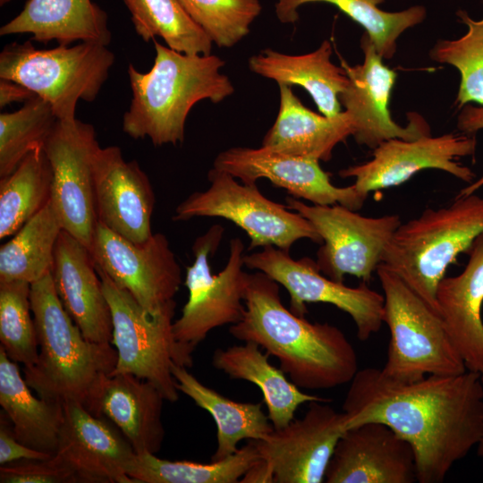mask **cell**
Returning <instances> with one entry per match:
<instances>
[{
	"instance_id": "40",
	"label": "cell",
	"mask_w": 483,
	"mask_h": 483,
	"mask_svg": "<svg viewBox=\"0 0 483 483\" xmlns=\"http://www.w3.org/2000/svg\"><path fill=\"white\" fill-rule=\"evenodd\" d=\"M1 483H82L80 476L54 454L45 460H22L0 467Z\"/></svg>"
},
{
	"instance_id": "33",
	"label": "cell",
	"mask_w": 483,
	"mask_h": 483,
	"mask_svg": "<svg viewBox=\"0 0 483 483\" xmlns=\"http://www.w3.org/2000/svg\"><path fill=\"white\" fill-rule=\"evenodd\" d=\"M385 0H276L275 13L282 23H294L299 8L307 4L326 3L338 8L365 29L382 58L391 59L396 40L407 29L423 21L426 9L414 5L402 11L386 12L378 7Z\"/></svg>"
},
{
	"instance_id": "23",
	"label": "cell",
	"mask_w": 483,
	"mask_h": 483,
	"mask_svg": "<svg viewBox=\"0 0 483 483\" xmlns=\"http://www.w3.org/2000/svg\"><path fill=\"white\" fill-rule=\"evenodd\" d=\"M463 270L445 276L436 290L440 317L467 370L483 377V233Z\"/></svg>"
},
{
	"instance_id": "7",
	"label": "cell",
	"mask_w": 483,
	"mask_h": 483,
	"mask_svg": "<svg viewBox=\"0 0 483 483\" xmlns=\"http://www.w3.org/2000/svg\"><path fill=\"white\" fill-rule=\"evenodd\" d=\"M114 62L107 46L97 42L50 49L14 42L0 53V79L23 85L49 102L58 120L71 121L80 100L96 99Z\"/></svg>"
},
{
	"instance_id": "22",
	"label": "cell",
	"mask_w": 483,
	"mask_h": 483,
	"mask_svg": "<svg viewBox=\"0 0 483 483\" xmlns=\"http://www.w3.org/2000/svg\"><path fill=\"white\" fill-rule=\"evenodd\" d=\"M51 275L59 300L84 337L111 343L112 313L93 257L64 229L55 245Z\"/></svg>"
},
{
	"instance_id": "6",
	"label": "cell",
	"mask_w": 483,
	"mask_h": 483,
	"mask_svg": "<svg viewBox=\"0 0 483 483\" xmlns=\"http://www.w3.org/2000/svg\"><path fill=\"white\" fill-rule=\"evenodd\" d=\"M376 274L384 292L383 321L390 332L383 374L411 382L428 375L466 371L441 317L383 263Z\"/></svg>"
},
{
	"instance_id": "1",
	"label": "cell",
	"mask_w": 483,
	"mask_h": 483,
	"mask_svg": "<svg viewBox=\"0 0 483 483\" xmlns=\"http://www.w3.org/2000/svg\"><path fill=\"white\" fill-rule=\"evenodd\" d=\"M342 408L345 430L380 422L407 441L419 483L443 482L483 436V383L470 370L402 382L381 369H359Z\"/></svg>"
},
{
	"instance_id": "35",
	"label": "cell",
	"mask_w": 483,
	"mask_h": 483,
	"mask_svg": "<svg viewBox=\"0 0 483 483\" xmlns=\"http://www.w3.org/2000/svg\"><path fill=\"white\" fill-rule=\"evenodd\" d=\"M136 33L145 41L160 37L168 47L187 55H211L212 41L179 0H123Z\"/></svg>"
},
{
	"instance_id": "41",
	"label": "cell",
	"mask_w": 483,
	"mask_h": 483,
	"mask_svg": "<svg viewBox=\"0 0 483 483\" xmlns=\"http://www.w3.org/2000/svg\"><path fill=\"white\" fill-rule=\"evenodd\" d=\"M54 454L33 449L21 443L1 419L0 464L4 465L22 460H45Z\"/></svg>"
},
{
	"instance_id": "17",
	"label": "cell",
	"mask_w": 483,
	"mask_h": 483,
	"mask_svg": "<svg viewBox=\"0 0 483 483\" xmlns=\"http://www.w3.org/2000/svg\"><path fill=\"white\" fill-rule=\"evenodd\" d=\"M360 47L364 54L362 64L351 66L341 62L349 82L339 95L341 106L352 121L356 142L374 149L391 139L412 140L430 135L429 125L417 113H408L409 123L404 127L392 119L388 104L396 73L383 64L382 56L366 32Z\"/></svg>"
},
{
	"instance_id": "21",
	"label": "cell",
	"mask_w": 483,
	"mask_h": 483,
	"mask_svg": "<svg viewBox=\"0 0 483 483\" xmlns=\"http://www.w3.org/2000/svg\"><path fill=\"white\" fill-rule=\"evenodd\" d=\"M325 482H418L414 452L407 441L383 423L358 425L345 430L338 440Z\"/></svg>"
},
{
	"instance_id": "38",
	"label": "cell",
	"mask_w": 483,
	"mask_h": 483,
	"mask_svg": "<svg viewBox=\"0 0 483 483\" xmlns=\"http://www.w3.org/2000/svg\"><path fill=\"white\" fill-rule=\"evenodd\" d=\"M467 32L457 39L439 40L430 57L455 67L461 82L455 103L460 108L470 102L483 106V18L476 21L462 10L456 13Z\"/></svg>"
},
{
	"instance_id": "32",
	"label": "cell",
	"mask_w": 483,
	"mask_h": 483,
	"mask_svg": "<svg viewBox=\"0 0 483 483\" xmlns=\"http://www.w3.org/2000/svg\"><path fill=\"white\" fill-rule=\"evenodd\" d=\"M252 440L232 455L209 463L168 461L154 453H137L128 469L135 483H237L259 462Z\"/></svg>"
},
{
	"instance_id": "16",
	"label": "cell",
	"mask_w": 483,
	"mask_h": 483,
	"mask_svg": "<svg viewBox=\"0 0 483 483\" xmlns=\"http://www.w3.org/2000/svg\"><path fill=\"white\" fill-rule=\"evenodd\" d=\"M474 135L446 133L416 140L391 139L373 149L372 158L339 171L342 178L353 177L354 187L362 194L394 187L426 169H438L467 182L475 179L473 171L459 159L474 156Z\"/></svg>"
},
{
	"instance_id": "12",
	"label": "cell",
	"mask_w": 483,
	"mask_h": 483,
	"mask_svg": "<svg viewBox=\"0 0 483 483\" xmlns=\"http://www.w3.org/2000/svg\"><path fill=\"white\" fill-rule=\"evenodd\" d=\"M244 265L262 272L283 285L290 295V309L304 317L308 303H327L347 313L357 337L366 341L377 333L383 321L384 295L365 282L350 287L323 275L315 260L308 257L293 259L289 252L274 246L244 255Z\"/></svg>"
},
{
	"instance_id": "3",
	"label": "cell",
	"mask_w": 483,
	"mask_h": 483,
	"mask_svg": "<svg viewBox=\"0 0 483 483\" xmlns=\"http://www.w3.org/2000/svg\"><path fill=\"white\" fill-rule=\"evenodd\" d=\"M155 43L154 64L148 72L128 66L131 89L123 130L131 138H148L155 146L184 140L185 122L199 101L216 104L234 92L220 72L225 62L214 55H187Z\"/></svg>"
},
{
	"instance_id": "20",
	"label": "cell",
	"mask_w": 483,
	"mask_h": 483,
	"mask_svg": "<svg viewBox=\"0 0 483 483\" xmlns=\"http://www.w3.org/2000/svg\"><path fill=\"white\" fill-rule=\"evenodd\" d=\"M64 421L56 454L82 483H135L128 469L136 452L122 432L104 416L76 402H64Z\"/></svg>"
},
{
	"instance_id": "19",
	"label": "cell",
	"mask_w": 483,
	"mask_h": 483,
	"mask_svg": "<svg viewBox=\"0 0 483 483\" xmlns=\"http://www.w3.org/2000/svg\"><path fill=\"white\" fill-rule=\"evenodd\" d=\"M97 222L133 243L148 240L156 197L147 174L117 146L99 148L93 164Z\"/></svg>"
},
{
	"instance_id": "34",
	"label": "cell",
	"mask_w": 483,
	"mask_h": 483,
	"mask_svg": "<svg viewBox=\"0 0 483 483\" xmlns=\"http://www.w3.org/2000/svg\"><path fill=\"white\" fill-rule=\"evenodd\" d=\"M53 172L43 149L30 152L16 169L0 178V238L13 236L52 197Z\"/></svg>"
},
{
	"instance_id": "11",
	"label": "cell",
	"mask_w": 483,
	"mask_h": 483,
	"mask_svg": "<svg viewBox=\"0 0 483 483\" xmlns=\"http://www.w3.org/2000/svg\"><path fill=\"white\" fill-rule=\"evenodd\" d=\"M285 201L287 208L308 219L320 235L316 264L323 275L339 283L346 275L370 282L402 224L398 215L369 217L340 204L307 205L292 196Z\"/></svg>"
},
{
	"instance_id": "14",
	"label": "cell",
	"mask_w": 483,
	"mask_h": 483,
	"mask_svg": "<svg viewBox=\"0 0 483 483\" xmlns=\"http://www.w3.org/2000/svg\"><path fill=\"white\" fill-rule=\"evenodd\" d=\"M100 146L92 124L57 120L43 149L53 172L51 201L63 229L90 249L97 224L93 164Z\"/></svg>"
},
{
	"instance_id": "29",
	"label": "cell",
	"mask_w": 483,
	"mask_h": 483,
	"mask_svg": "<svg viewBox=\"0 0 483 483\" xmlns=\"http://www.w3.org/2000/svg\"><path fill=\"white\" fill-rule=\"evenodd\" d=\"M21 377L18 363L0 346V404L21 443L55 454L64 421V405L36 397Z\"/></svg>"
},
{
	"instance_id": "39",
	"label": "cell",
	"mask_w": 483,
	"mask_h": 483,
	"mask_svg": "<svg viewBox=\"0 0 483 483\" xmlns=\"http://www.w3.org/2000/svg\"><path fill=\"white\" fill-rule=\"evenodd\" d=\"M190 17L219 47L246 37L262 11L259 0H179Z\"/></svg>"
},
{
	"instance_id": "4",
	"label": "cell",
	"mask_w": 483,
	"mask_h": 483,
	"mask_svg": "<svg viewBox=\"0 0 483 483\" xmlns=\"http://www.w3.org/2000/svg\"><path fill=\"white\" fill-rule=\"evenodd\" d=\"M30 298L38 358L24 368V380L41 398L76 402L96 415L101 385L116 366L115 348L84 337L59 300L51 273L30 284Z\"/></svg>"
},
{
	"instance_id": "18",
	"label": "cell",
	"mask_w": 483,
	"mask_h": 483,
	"mask_svg": "<svg viewBox=\"0 0 483 483\" xmlns=\"http://www.w3.org/2000/svg\"><path fill=\"white\" fill-rule=\"evenodd\" d=\"M318 160L287 155L264 147H233L220 152L213 167L228 173L244 184L254 185L264 178L284 189L292 197L314 205L340 204L352 210L363 206L368 195L353 184L335 186Z\"/></svg>"
},
{
	"instance_id": "25",
	"label": "cell",
	"mask_w": 483,
	"mask_h": 483,
	"mask_svg": "<svg viewBox=\"0 0 483 483\" xmlns=\"http://www.w3.org/2000/svg\"><path fill=\"white\" fill-rule=\"evenodd\" d=\"M280 106L262 147L273 151L327 162L335 146L353 134V123L345 111L326 117L307 108L292 86L278 84Z\"/></svg>"
},
{
	"instance_id": "10",
	"label": "cell",
	"mask_w": 483,
	"mask_h": 483,
	"mask_svg": "<svg viewBox=\"0 0 483 483\" xmlns=\"http://www.w3.org/2000/svg\"><path fill=\"white\" fill-rule=\"evenodd\" d=\"M96 268L112 313L111 344L117 352V362L111 375L131 374L154 385L165 401L176 402L180 392L171 367L174 363L185 367L173 334L176 302L150 314L129 292Z\"/></svg>"
},
{
	"instance_id": "44",
	"label": "cell",
	"mask_w": 483,
	"mask_h": 483,
	"mask_svg": "<svg viewBox=\"0 0 483 483\" xmlns=\"http://www.w3.org/2000/svg\"><path fill=\"white\" fill-rule=\"evenodd\" d=\"M481 380H482V383H483V377H481ZM476 448H477L478 455L483 459V436H482L481 440L479 441V443L478 444Z\"/></svg>"
},
{
	"instance_id": "42",
	"label": "cell",
	"mask_w": 483,
	"mask_h": 483,
	"mask_svg": "<svg viewBox=\"0 0 483 483\" xmlns=\"http://www.w3.org/2000/svg\"><path fill=\"white\" fill-rule=\"evenodd\" d=\"M462 108L457 119V128L462 133L473 135L483 129V106H474L467 104ZM481 187H483V175L462 188L457 197L476 193Z\"/></svg>"
},
{
	"instance_id": "27",
	"label": "cell",
	"mask_w": 483,
	"mask_h": 483,
	"mask_svg": "<svg viewBox=\"0 0 483 483\" xmlns=\"http://www.w3.org/2000/svg\"><path fill=\"white\" fill-rule=\"evenodd\" d=\"M331 43L326 39L309 54L287 55L267 48L252 55L248 63L251 72L277 84L302 87L323 115L334 117L342 112L339 95L349 79L342 66L331 62Z\"/></svg>"
},
{
	"instance_id": "26",
	"label": "cell",
	"mask_w": 483,
	"mask_h": 483,
	"mask_svg": "<svg viewBox=\"0 0 483 483\" xmlns=\"http://www.w3.org/2000/svg\"><path fill=\"white\" fill-rule=\"evenodd\" d=\"M30 34L34 41L69 46L75 41L108 46L107 14L91 0H28L21 12L0 29V35Z\"/></svg>"
},
{
	"instance_id": "15",
	"label": "cell",
	"mask_w": 483,
	"mask_h": 483,
	"mask_svg": "<svg viewBox=\"0 0 483 483\" xmlns=\"http://www.w3.org/2000/svg\"><path fill=\"white\" fill-rule=\"evenodd\" d=\"M344 413L327 402H309L302 418L252 440L270 483H321L344 433Z\"/></svg>"
},
{
	"instance_id": "30",
	"label": "cell",
	"mask_w": 483,
	"mask_h": 483,
	"mask_svg": "<svg viewBox=\"0 0 483 483\" xmlns=\"http://www.w3.org/2000/svg\"><path fill=\"white\" fill-rule=\"evenodd\" d=\"M171 371L178 391L208 411L216 423V448L211 461L222 460L236 453L242 440H259L274 429L261 402L231 400L202 384L186 367L174 363Z\"/></svg>"
},
{
	"instance_id": "36",
	"label": "cell",
	"mask_w": 483,
	"mask_h": 483,
	"mask_svg": "<svg viewBox=\"0 0 483 483\" xmlns=\"http://www.w3.org/2000/svg\"><path fill=\"white\" fill-rule=\"evenodd\" d=\"M57 120L50 103L37 95L18 110L0 114V178L12 174L30 152L44 147Z\"/></svg>"
},
{
	"instance_id": "28",
	"label": "cell",
	"mask_w": 483,
	"mask_h": 483,
	"mask_svg": "<svg viewBox=\"0 0 483 483\" xmlns=\"http://www.w3.org/2000/svg\"><path fill=\"white\" fill-rule=\"evenodd\" d=\"M268 354L253 342L226 348H217L212 355V365L231 379L244 380L257 386L274 428H280L294 419L298 408L313 401L331 402L302 392L284 372L273 366Z\"/></svg>"
},
{
	"instance_id": "8",
	"label": "cell",
	"mask_w": 483,
	"mask_h": 483,
	"mask_svg": "<svg viewBox=\"0 0 483 483\" xmlns=\"http://www.w3.org/2000/svg\"><path fill=\"white\" fill-rule=\"evenodd\" d=\"M224 233L220 225H212L193 245L194 262L187 267L184 285L187 302L173 323V334L186 368L193 364L192 352L216 327L234 325L243 317L244 293L249 273L243 270L244 243L230 241L225 267L217 275L211 272L209 257L216 251Z\"/></svg>"
},
{
	"instance_id": "13",
	"label": "cell",
	"mask_w": 483,
	"mask_h": 483,
	"mask_svg": "<svg viewBox=\"0 0 483 483\" xmlns=\"http://www.w3.org/2000/svg\"><path fill=\"white\" fill-rule=\"evenodd\" d=\"M89 251L96 266L147 312L156 314L174 301L182 272L165 234L153 233L138 244L97 222Z\"/></svg>"
},
{
	"instance_id": "37",
	"label": "cell",
	"mask_w": 483,
	"mask_h": 483,
	"mask_svg": "<svg viewBox=\"0 0 483 483\" xmlns=\"http://www.w3.org/2000/svg\"><path fill=\"white\" fill-rule=\"evenodd\" d=\"M30 284L0 281V342L9 359L24 368L38 358V343L30 305Z\"/></svg>"
},
{
	"instance_id": "31",
	"label": "cell",
	"mask_w": 483,
	"mask_h": 483,
	"mask_svg": "<svg viewBox=\"0 0 483 483\" xmlns=\"http://www.w3.org/2000/svg\"><path fill=\"white\" fill-rule=\"evenodd\" d=\"M63 224L50 200L0 248V281L32 284L51 273Z\"/></svg>"
},
{
	"instance_id": "2",
	"label": "cell",
	"mask_w": 483,
	"mask_h": 483,
	"mask_svg": "<svg viewBox=\"0 0 483 483\" xmlns=\"http://www.w3.org/2000/svg\"><path fill=\"white\" fill-rule=\"evenodd\" d=\"M279 285L262 272L249 274L244 314L230 326L231 335L275 356L299 388L324 390L350 383L359 370L352 343L337 326L310 322L287 309Z\"/></svg>"
},
{
	"instance_id": "43",
	"label": "cell",
	"mask_w": 483,
	"mask_h": 483,
	"mask_svg": "<svg viewBox=\"0 0 483 483\" xmlns=\"http://www.w3.org/2000/svg\"><path fill=\"white\" fill-rule=\"evenodd\" d=\"M35 94L23 85L7 79H0V107L14 102H26Z\"/></svg>"
},
{
	"instance_id": "9",
	"label": "cell",
	"mask_w": 483,
	"mask_h": 483,
	"mask_svg": "<svg viewBox=\"0 0 483 483\" xmlns=\"http://www.w3.org/2000/svg\"><path fill=\"white\" fill-rule=\"evenodd\" d=\"M228 173L212 167L209 187L195 191L175 208L173 220L221 217L234 223L250 237L249 250L274 246L290 251L301 239L322 243L312 224L296 211L260 193L256 184L238 182Z\"/></svg>"
},
{
	"instance_id": "24",
	"label": "cell",
	"mask_w": 483,
	"mask_h": 483,
	"mask_svg": "<svg viewBox=\"0 0 483 483\" xmlns=\"http://www.w3.org/2000/svg\"><path fill=\"white\" fill-rule=\"evenodd\" d=\"M165 401L159 390L147 380L127 373L110 375L101 385L96 415L109 419L136 453L156 454L165 438Z\"/></svg>"
},
{
	"instance_id": "45",
	"label": "cell",
	"mask_w": 483,
	"mask_h": 483,
	"mask_svg": "<svg viewBox=\"0 0 483 483\" xmlns=\"http://www.w3.org/2000/svg\"><path fill=\"white\" fill-rule=\"evenodd\" d=\"M11 0H0V5L3 6L6 4H8Z\"/></svg>"
},
{
	"instance_id": "5",
	"label": "cell",
	"mask_w": 483,
	"mask_h": 483,
	"mask_svg": "<svg viewBox=\"0 0 483 483\" xmlns=\"http://www.w3.org/2000/svg\"><path fill=\"white\" fill-rule=\"evenodd\" d=\"M482 233L483 197L456 196L447 207L427 208L402 223L386 248L382 263L440 316L436 301L440 281Z\"/></svg>"
}]
</instances>
